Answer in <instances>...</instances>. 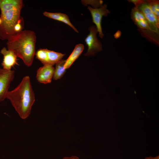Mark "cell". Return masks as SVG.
I'll list each match as a JSON object with an SVG mask.
<instances>
[{
    "label": "cell",
    "mask_w": 159,
    "mask_h": 159,
    "mask_svg": "<svg viewBox=\"0 0 159 159\" xmlns=\"http://www.w3.org/2000/svg\"><path fill=\"white\" fill-rule=\"evenodd\" d=\"M21 118L25 119L31 114L35 96L29 76L24 77L19 85L8 91L6 97Z\"/></svg>",
    "instance_id": "cell-1"
},
{
    "label": "cell",
    "mask_w": 159,
    "mask_h": 159,
    "mask_svg": "<svg viewBox=\"0 0 159 159\" xmlns=\"http://www.w3.org/2000/svg\"><path fill=\"white\" fill-rule=\"evenodd\" d=\"M7 49L13 51L28 67L31 66L35 54L36 36L32 30H25L7 39Z\"/></svg>",
    "instance_id": "cell-2"
},
{
    "label": "cell",
    "mask_w": 159,
    "mask_h": 159,
    "mask_svg": "<svg viewBox=\"0 0 159 159\" xmlns=\"http://www.w3.org/2000/svg\"><path fill=\"white\" fill-rule=\"evenodd\" d=\"M22 0H0V39L7 40L14 35V28L21 16Z\"/></svg>",
    "instance_id": "cell-3"
},
{
    "label": "cell",
    "mask_w": 159,
    "mask_h": 159,
    "mask_svg": "<svg viewBox=\"0 0 159 159\" xmlns=\"http://www.w3.org/2000/svg\"><path fill=\"white\" fill-rule=\"evenodd\" d=\"M131 18L138 27L141 36L148 41L158 46L159 44V34L154 32L142 13L135 7L132 9Z\"/></svg>",
    "instance_id": "cell-4"
},
{
    "label": "cell",
    "mask_w": 159,
    "mask_h": 159,
    "mask_svg": "<svg viewBox=\"0 0 159 159\" xmlns=\"http://www.w3.org/2000/svg\"><path fill=\"white\" fill-rule=\"evenodd\" d=\"M128 2L134 4L135 7L143 14L152 29L159 34V19L152 11L148 0H129Z\"/></svg>",
    "instance_id": "cell-5"
},
{
    "label": "cell",
    "mask_w": 159,
    "mask_h": 159,
    "mask_svg": "<svg viewBox=\"0 0 159 159\" xmlns=\"http://www.w3.org/2000/svg\"><path fill=\"white\" fill-rule=\"evenodd\" d=\"M90 33L85 39V42L88 46L87 52L85 54L88 57L95 55L102 49V45L97 36L98 32L96 27L94 25L89 28Z\"/></svg>",
    "instance_id": "cell-6"
},
{
    "label": "cell",
    "mask_w": 159,
    "mask_h": 159,
    "mask_svg": "<svg viewBox=\"0 0 159 159\" xmlns=\"http://www.w3.org/2000/svg\"><path fill=\"white\" fill-rule=\"evenodd\" d=\"M107 4H104L100 7L96 8H93L90 6L87 7V9L89 10L91 14L92 21L96 25L99 36L101 38H103L104 36L101 26L102 17H106L110 12L107 9Z\"/></svg>",
    "instance_id": "cell-7"
},
{
    "label": "cell",
    "mask_w": 159,
    "mask_h": 159,
    "mask_svg": "<svg viewBox=\"0 0 159 159\" xmlns=\"http://www.w3.org/2000/svg\"><path fill=\"white\" fill-rule=\"evenodd\" d=\"M15 72L0 68V102L6 98L10 83L14 76Z\"/></svg>",
    "instance_id": "cell-8"
},
{
    "label": "cell",
    "mask_w": 159,
    "mask_h": 159,
    "mask_svg": "<svg viewBox=\"0 0 159 159\" xmlns=\"http://www.w3.org/2000/svg\"><path fill=\"white\" fill-rule=\"evenodd\" d=\"M54 68L51 65H44L37 70L36 78L38 81L44 84L51 82Z\"/></svg>",
    "instance_id": "cell-9"
},
{
    "label": "cell",
    "mask_w": 159,
    "mask_h": 159,
    "mask_svg": "<svg viewBox=\"0 0 159 159\" xmlns=\"http://www.w3.org/2000/svg\"><path fill=\"white\" fill-rule=\"evenodd\" d=\"M0 53L3 56L1 63L2 68L10 70L12 67L15 65H19L17 61V57L13 51L4 47L1 50Z\"/></svg>",
    "instance_id": "cell-10"
},
{
    "label": "cell",
    "mask_w": 159,
    "mask_h": 159,
    "mask_svg": "<svg viewBox=\"0 0 159 159\" xmlns=\"http://www.w3.org/2000/svg\"><path fill=\"white\" fill-rule=\"evenodd\" d=\"M44 16L49 18L62 22L70 26L74 31L78 33L77 29L72 24L68 16L66 14L61 13H52L45 11L43 13Z\"/></svg>",
    "instance_id": "cell-11"
},
{
    "label": "cell",
    "mask_w": 159,
    "mask_h": 159,
    "mask_svg": "<svg viewBox=\"0 0 159 159\" xmlns=\"http://www.w3.org/2000/svg\"><path fill=\"white\" fill-rule=\"evenodd\" d=\"M84 48V45L81 44H77L75 46L71 54L66 60V62L64 66L66 69L69 68L78 58L83 52Z\"/></svg>",
    "instance_id": "cell-12"
},
{
    "label": "cell",
    "mask_w": 159,
    "mask_h": 159,
    "mask_svg": "<svg viewBox=\"0 0 159 159\" xmlns=\"http://www.w3.org/2000/svg\"><path fill=\"white\" fill-rule=\"evenodd\" d=\"M49 64L53 66L62 60L65 54L47 49Z\"/></svg>",
    "instance_id": "cell-13"
},
{
    "label": "cell",
    "mask_w": 159,
    "mask_h": 159,
    "mask_svg": "<svg viewBox=\"0 0 159 159\" xmlns=\"http://www.w3.org/2000/svg\"><path fill=\"white\" fill-rule=\"evenodd\" d=\"M66 62V60H62L59 62L56 63L55 68L53 79L54 80H57L60 79L66 72V69L64 66Z\"/></svg>",
    "instance_id": "cell-14"
},
{
    "label": "cell",
    "mask_w": 159,
    "mask_h": 159,
    "mask_svg": "<svg viewBox=\"0 0 159 159\" xmlns=\"http://www.w3.org/2000/svg\"><path fill=\"white\" fill-rule=\"evenodd\" d=\"M36 58L39 60L44 65L49 64L47 49H38L35 54Z\"/></svg>",
    "instance_id": "cell-15"
},
{
    "label": "cell",
    "mask_w": 159,
    "mask_h": 159,
    "mask_svg": "<svg viewBox=\"0 0 159 159\" xmlns=\"http://www.w3.org/2000/svg\"><path fill=\"white\" fill-rule=\"evenodd\" d=\"M151 10L156 17L159 19V1L156 0H148Z\"/></svg>",
    "instance_id": "cell-16"
},
{
    "label": "cell",
    "mask_w": 159,
    "mask_h": 159,
    "mask_svg": "<svg viewBox=\"0 0 159 159\" xmlns=\"http://www.w3.org/2000/svg\"><path fill=\"white\" fill-rule=\"evenodd\" d=\"M24 26V19L21 16L14 28V35L22 32L23 30Z\"/></svg>",
    "instance_id": "cell-17"
},
{
    "label": "cell",
    "mask_w": 159,
    "mask_h": 159,
    "mask_svg": "<svg viewBox=\"0 0 159 159\" xmlns=\"http://www.w3.org/2000/svg\"><path fill=\"white\" fill-rule=\"evenodd\" d=\"M62 159H80V158L76 156H72L71 157H64Z\"/></svg>",
    "instance_id": "cell-18"
},
{
    "label": "cell",
    "mask_w": 159,
    "mask_h": 159,
    "mask_svg": "<svg viewBox=\"0 0 159 159\" xmlns=\"http://www.w3.org/2000/svg\"><path fill=\"white\" fill-rule=\"evenodd\" d=\"M144 159H159V156L157 155L155 157H153L151 156L149 157H146Z\"/></svg>",
    "instance_id": "cell-19"
}]
</instances>
